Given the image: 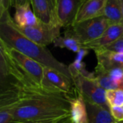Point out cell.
Masks as SVG:
<instances>
[{
  "instance_id": "obj_18",
  "label": "cell",
  "mask_w": 123,
  "mask_h": 123,
  "mask_svg": "<svg viewBox=\"0 0 123 123\" xmlns=\"http://www.w3.org/2000/svg\"><path fill=\"white\" fill-rule=\"evenodd\" d=\"M106 99L108 105L111 107H123V89H110L106 91Z\"/></svg>"
},
{
  "instance_id": "obj_26",
  "label": "cell",
  "mask_w": 123,
  "mask_h": 123,
  "mask_svg": "<svg viewBox=\"0 0 123 123\" xmlns=\"http://www.w3.org/2000/svg\"><path fill=\"white\" fill-rule=\"evenodd\" d=\"M120 1V7H121V11H122V14H123V22L122 25H123V0H119Z\"/></svg>"
},
{
  "instance_id": "obj_24",
  "label": "cell",
  "mask_w": 123,
  "mask_h": 123,
  "mask_svg": "<svg viewBox=\"0 0 123 123\" xmlns=\"http://www.w3.org/2000/svg\"><path fill=\"white\" fill-rule=\"evenodd\" d=\"M28 3H30V0H12V6L15 8L18 6H22Z\"/></svg>"
},
{
  "instance_id": "obj_21",
  "label": "cell",
  "mask_w": 123,
  "mask_h": 123,
  "mask_svg": "<svg viewBox=\"0 0 123 123\" xmlns=\"http://www.w3.org/2000/svg\"><path fill=\"white\" fill-rule=\"evenodd\" d=\"M110 112L115 121L123 122V107H111Z\"/></svg>"
},
{
  "instance_id": "obj_5",
  "label": "cell",
  "mask_w": 123,
  "mask_h": 123,
  "mask_svg": "<svg viewBox=\"0 0 123 123\" xmlns=\"http://www.w3.org/2000/svg\"><path fill=\"white\" fill-rule=\"evenodd\" d=\"M110 26L104 17H98L74 24L71 28L76 37L84 45L99 37Z\"/></svg>"
},
{
  "instance_id": "obj_11",
  "label": "cell",
  "mask_w": 123,
  "mask_h": 123,
  "mask_svg": "<svg viewBox=\"0 0 123 123\" xmlns=\"http://www.w3.org/2000/svg\"><path fill=\"white\" fill-rule=\"evenodd\" d=\"M107 0H86L81 6L75 24L92 18L102 17Z\"/></svg>"
},
{
  "instance_id": "obj_15",
  "label": "cell",
  "mask_w": 123,
  "mask_h": 123,
  "mask_svg": "<svg viewBox=\"0 0 123 123\" xmlns=\"http://www.w3.org/2000/svg\"><path fill=\"white\" fill-rule=\"evenodd\" d=\"M53 44L55 47L66 48L76 53L82 48V44L74 35L71 27L66 28L64 32V35L58 37Z\"/></svg>"
},
{
  "instance_id": "obj_13",
  "label": "cell",
  "mask_w": 123,
  "mask_h": 123,
  "mask_svg": "<svg viewBox=\"0 0 123 123\" xmlns=\"http://www.w3.org/2000/svg\"><path fill=\"white\" fill-rule=\"evenodd\" d=\"M70 115L72 123H89L88 112L83 96L76 89L70 99Z\"/></svg>"
},
{
  "instance_id": "obj_1",
  "label": "cell",
  "mask_w": 123,
  "mask_h": 123,
  "mask_svg": "<svg viewBox=\"0 0 123 123\" xmlns=\"http://www.w3.org/2000/svg\"><path fill=\"white\" fill-rule=\"evenodd\" d=\"M17 89L12 115L21 120H57L70 115L71 95L42 86H24L9 79Z\"/></svg>"
},
{
  "instance_id": "obj_16",
  "label": "cell",
  "mask_w": 123,
  "mask_h": 123,
  "mask_svg": "<svg viewBox=\"0 0 123 123\" xmlns=\"http://www.w3.org/2000/svg\"><path fill=\"white\" fill-rule=\"evenodd\" d=\"M103 16L112 25H122L123 14L119 0H107Z\"/></svg>"
},
{
  "instance_id": "obj_6",
  "label": "cell",
  "mask_w": 123,
  "mask_h": 123,
  "mask_svg": "<svg viewBox=\"0 0 123 123\" xmlns=\"http://www.w3.org/2000/svg\"><path fill=\"white\" fill-rule=\"evenodd\" d=\"M43 71L44 77L42 83L43 87L55 92H64L69 95L75 93L76 88L71 77L50 67L44 66Z\"/></svg>"
},
{
  "instance_id": "obj_7",
  "label": "cell",
  "mask_w": 123,
  "mask_h": 123,
  "mask_svg": "<svg viewBox=\"0 0 123 123\" xmlns=\"http://www.w3.org/2000/svg\"><path fill=\"white\" fill-rule=\"evenodd\" d=\"M86 0H56V15L59 25L68 28L75 24L79 11Z\"/></svg>"
},
{
  "instance_id": "obj_28",
  "label": "cell",
  "mask_w": 123,
  "mask_h": 123,
  "mask_svg": "<svg viewBox=\"0 0 123 123\" xmlns=\"http://www.w3.org/2000/svg\"></svg>"
},
{
  "instance_id": "obj_23",
  "label": "cell",
  "mask_w": 123,
  "mask_h": 123,
  "mask_svg": "<svg viewBox=\"0 0 123 123\" xmlns=\"http://www.w3.org/2000/svg\"><path fill=\"white\" fill-rule=\"evenodd\" d=\"M89 50H88V49H86V48H82L77 53V55H76L75 60H76V61H82L83 58H84L86 55H88Z\"/></svg>"
},
{
  "instance_id": "obj_8",
  "label": "cell",
  "mask_w": 123,
  "mask_h": 123,
  "mask_svg": "<svg viewBox=\"0 0 123 123\" xmlns=\"http://www.w3.org/2000/svg\"><path fill=\"white\" fill-rule=\"evenodd\" d=\"M30 4L40 21L59 25L56 15V0H30Z\"/></svg>"
},
{
  "instance_id": "obj_3",
  "label": "cell",
  "mask_w": 123,
  "mask_h": 123,
  "mask_svg": "<svg viewBox=\"0 0 123 123\" xmlns=\"http://www.w3.org/2000/svg\"><path fill=\"white\" fill-rule=\"evenodd\" d=\"M13 25L18 31L28 39L45 47L53 43L54 40L61 36V27L56 24H48L39 21L37 24L32 27H19L14 24L13 20Z\"/></svg>"
},
{
  "instance_id": "obj_27",
  "label": "cell",
  "mask_w": 123,
  "mask_h": 123,
  "mask_svg": "<svg viewBox=\"0 0 123 123\" xmlns=\"http://www.w3.org/2000/svg\"><path fill=\"white\" fill-rule=\"evenodd\" d=\"M123 123V122H117V121H115V123Z\"/></svg>"
},
{
  "instance_id": "obj_17",
  "label": "cell",
  "mask_w": 123,
  "mask_h": 123,
  "mask_svg": "<svg viewBox=\"0 0 123 123\" xmlns=\"http://www.w3.org/2000/svg\"><path fill=\"white\" fill-rule=\"evenodd\" d=\"M9 80V63L8 55L0 45V86L6 84Z\"/></svg>"
},
{
  "instance_id": "obj_10",
  "label": "cell",
  "mask_w": 123,
  "mask_h": 123,
  "mask_svg": "<svg viewBox=\"0 0 123 123\" xmlns=\"http://www.w3.org/2000/svg\"><path fill=\"white\" fill-rule=\"evenodd\" d=\"M123 34V25H112L97 39L82 45V48L94 51L105 49Z\"/></svg>"
},
{
  "instance_id": "obj_9",
  "label": "cell",
  "mask_w": 123,
  "mask_h": 123,
  "mask_svg": "<svg viewBox=\"0 0 123 123\" xmlns=\"http://www.w3.org/2000/svg\"><path fill=\"white\" fill-rule=\"evenodd\" d=\"M97 60L95 71H109L115 68L123 69V53L109 50L94 51Z\"/></svg>"
},
{
  "instance_id": "obj_14",
  "label": "cell",
  "mask_w": 123,
  "mask_h": 123,
  "mask_svg": "<svg viewBox=\"0 0 123 123\" xmlns=\"http://www.w3.org/2000/svg\"><path fill=\"white\" fill-rule=\"evenodd\" d=\"M30 3L15 7L14 22L19 27H27L35 25L40 21L30 8Z\"/></svg>"
},
{
  "instance_id": "obj_2",
  "label": "cell",
  "mask_w": 123,
  "mask_h": 123,
  "mask_svg": "<svg viewBox=\"0 0 123 123\" xmlns=\"http://www.w3.org/2000/svg\"><path fill=\"white\" fill-rule=\"evenodd\" d=\"M0 41L43 66L54 68L71 78L68 66L58 61L47 47L35 43L14 27L9 10L0 12Z\"/></svg>"
},
{
  "instance_id": "obj_20",
  "label": "cell",
  "mask_w": 123,
  "mask_h": 123,
  "mask_svg": "<svg viewBox=\"0 0 123 123\" xmlns=\"http://www.w3.org/2000/svg\"><path fill=\"white\" fill-rule=\"evenodd\" d=\"M103 50H109L123 53V34L114 43H112L111 45H110L108 47H107L105 49Z\"/></svg>"
},
{
  "instance_id": "obj_22",
  "label": "cell",
  "mask_w": 123,
  "mask_h": 123,
  "mask_svg": "<svg viewBox=\"0 0 123 123\" xmlns=\"http://www.w3.org/2000/svg\"><path fill=\"white\" fill-rule=\"evenodd\" d=\"M12 6V0H0V12L9 10Z\"/></svg>"
},
{
  "instance_id": "obj_19",
  "label": "cell",
  "mask_w": 123,
  "mask_h": 123,
  "mask_svg": "<svg viewBox=\"0 0 123 123\" xmlns=\"http://www.w3.org/2000/svg\"><path fill=\"white\" fill-rule=\"evenodd\" d=\"M68 70L71 78L79 75L84 76H91L94 74V73L89 72L86 69V64L83 61H78L76 60H74V61L68 66Z\"/></svg>"
},
{
  "instance_id": "obj_25",
  "label": "cell",
  "mask_w": 123,
  "mask_h": 123,
  "mask_svg": "<svg viewBox=\"0 0 123 123\" xmlns=\"http://www.w3.org/2000/svg\"><path fill=\"white\" fill-rule=\"evenodd\" d=\"M54 123H72V120H71V115L58 120L56 122H55Z\"/></svg>"
},
{
  "instance_id": "obj_12",
  "label": "cell",
  "mask_w": 123,
  "mask_h": 123,
  "mask_svg": "<svg viewBox=\"0 0 123 123\" xmlns=\"http://www.w3.org/2000/svg\"><path fill=\"white\" fill-rule=\"evenodd\" d=\"M85 102L87 107L89 123H113L115 122L110 107L88 100H85Z\"/></svg>"
},
{
  "instance_id": "obj_4",
  "label": "cell",
  "mask_w": 123,
  "mask_h": 123,
  "mask_svg": "<svg viewBox=\"0 0 123 123\" xmlns=\"http://www.w3.org/2000/svg\"><path fill=\"white\" fill-rule=\"evenodd\" d=\"M72 79L76 89L85 100L110 107L106 99V90L97 82L94 72L91 76L79 75L72 78Z\"/></svg>"
}]
</instances>
